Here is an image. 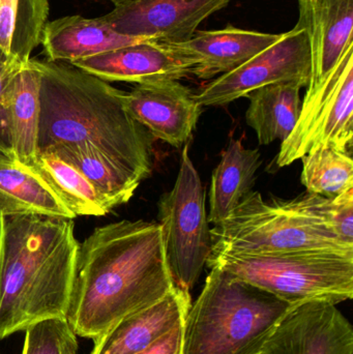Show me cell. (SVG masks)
I'll use <instances>...</instances> for the list:
<instances>
[{"label":"cell","instance_id":"cell-15","mask_svg":"<svg viewBox=\"0 0 353 354\" xmlns=\"http://www.w3.org/2000/svg\"><path fill=\"white\" fill-rule=\"evenodd\" d=\"M106 82L144 84L160 80H180L191 70L164 44L142 41L70 62Z\"/></svg>","mask_w":353,"mask_h":354},{"label":"cell","instance_id":"cell-7","mask_svg":"<svg viewBox=\"0 0 353 354\" xmlns=\"http://www.w3.org/2000/svg\"><path fill=\"white\" fill-rule=\"evenodd\" d=\"M160 226L170 274L178 288L191 292L213 250L205 189L184 145L171 191L159 202Z\"/></svg>","mask_w":353,"mask_h":354},{"label":"cell","instance_id":"cell-4","mask_svg":"<svg viewBox=\"0 0 353 354\" xmlns=\"http://www.w3.org/2000/svg\"><path fill=\"white\" fill-rule=\"evenodd\" d=\"M184 322L182 354H260L296 307L217 266Z\"/></svg>","mask_w":353,"mask_h":354},{"label":"cell","instance_id":"cell-18","mask_svg":"<svg viewBox=\"0 0 353 354\" xmlns=\"http://www.w3.org/2000/svg\"><path fill=\"white\" fill-rule=\"evenodd\" d=\"M0 216H39L66 220L77 218L37 172L2 153Z\"/></svg>","mask_w":353,"mask_h":354},{"label":"cell","instance_id":"cell-29","mask_svg":"<svg viewBox=\"0 0 353 354\" xmlns=\"http://www.w3.org/2000/svg\"><path fill=\"white\" fill-rule=\"evenodd\" d=\"M182 337H184V322L164 335L149 348L137 354H182Z\"/></svg>","mask_w":353,"mask_h":354},{"label":"cell","instance_id":"cell-28","mask_svg":"<svg viewBox=\"0 0 353 354\" xmlns=\"http://www.w3.org/2000/svg\"><path fill=\"white\" fill-rule=\"evenodd\" d=\"M331 227L341 241L353 245V189L332 199Z\"/></svg>","mask_w":353,"mask_h":354},{"label":"cell","instance_id":"cell-6","mask_svg":"<svg viewBox=\"0 0 353 354\" xmlns=\"http://www.w3.org/2000/svg\"><path fill=\"white\" fill-rule=\"evenodd\" d=\"M209 268L217 266L288 303L353 297V250H311L284 253L213 251Z\"/></svg>","mask_w":353,"mask_h":354},{"label":"cell","instance_id":"cell-25","mask_svg":"<svg viewBox=\"0 0 353 354\" xmlns=\"http://www.w3.org/2000/svg\"><path fill=\"white\" fill-rule=\"evenodd\" d=\"M300 160V181L308 193L334 199L353 189L352 151L323 145Z\"/></svg>","mask_w":353,"mask_h":354},{"label":"cell","instance_id":"cell-19","mask_svg":"<svg viewBox=\"0 0 353 354\" xmlns=\"http://www.w3.org/2000/svg\"><path fill=\"white\" fill-rule=\"evenodd\" d=\"M41 75L32 58L23 64L6 87V105L14 159L29 166L37 156Z\"/></svg>","mask_w":353,"mask_h":354},{"label":"cell","instance_id":"cell-23","mask_svg":"<svg viewBox=\"0 0 353 354\" xmlns=\"http://www.w3.org/2000/svg\"><path fill=\"white\" fill-rule=\"evenodd\" d=\"M29 167L49 185L75 216H101L111 212L90 181L56 156L37 153Z\"/></svg>","mask_w":353,"mask_h":354},{"label":"cell","instance_id":"cell-17","mask_svg":"<svg viewBox=\"0 0 353 354\" xmlns=\"http://www.w3.org/2000/svg\"><path fill=\"white\" fill-rule=\"evenodd\" d=\"M147 41L153 39L126 37L115 32L102 17L87 19L75 15L48 22L44 28L41 45H43L47 60L70 64Z\"/></svg>","mask_w":353,"mask_h":354},{"label":"cell","instance_id":"cell-5","mask_svg":"<svg viewBox=\"0 0 353 354\" xmlns=\"http://www.w3.org/2000/svg\"><path fill=\"white\" fill-rule=\"evenodd\" d=\"M332 199L300 194L265 201L249 192L236 209L211 229L213 251L284 253L311 250H353L332 230Z\"/></svg>","mask_w":353,"mask_h":354},{"label":"cell","instance_id":"cell-30","mask_svg":"<svg viewBox=\"0 0 353 354\" xmlns=\"http://www.w3.org/2000/svg\"><path fill=\"white\" fill-rule=\"evenodd\" d=\"M6 218L0 216V264H1L2 257H3L4 236H6Z\"/></svg>","mask_w":353,"mask_h":354},{"label":"cell","instance_id":"cell-24","mask_svg":"<svg viewBox=\"0 0 353 354\" xmlns=\"http://www.w3.org/2000/svg\"><path fill=\"white\" fill-rule=\"evenodd\" d=\"M51 153L86 177L111 210L130 201L140 185L136 177L93 149H59Z\"/></svg>","mask_w":353,"mask_h":354},{"label":"cell","instance_id":"cell-26","mask_svg":"<svg viewBox=\"0 0 353 354\" xmlns=\"http://www.w3.org/2000/svg\"><path fill=\"white\" fill-rule=\"evenodd\" d=\"M25 330L22 354H79L76 334L66 318H48Z\"/></svg>","mask_w":353,"mask_h":354},{"label":"cell","instance_id":"cell-1","mask_svg":"<svg viewBox=\"0 0 353 354\" xmlns=\"http://www.w3.org/2000/svg\"><path fill=\"white\" fill-rule=\"evenodd\" d=\"M174 288L159 223H111L80 245L66 320L76 336L95 340Z\"/></svg>","mask_w":353,"mask_h":354},{"label":"cell","instance_id":"cell-13","mask_svg":"<svg viewBox=\"0 0 353 354\" xmlns=\"http://www.w3.org/2000/svg\"><path fill=\"white\" fill-rule=\"evenodd\" d=\"M281 35L246 30L227 25L217 30H196L182 43H162L190 68L201 80L218 78L267 49Z\"/></svg>","mask_w":353,"mask_h":354},{"label":"cell","instance_id":"cell-20","mask_svg":"<svg viewBox=\"0 0 353 354\" xmlns=\"http://www.w3.org/2000/svg\"><path fill=\"white\" fill-rule=\"evenodd\" d=\"M261 164L258 149H246L242 139H230L211 176L209 224L217 225L225 220L252 191Z\"/></svg>","mask_w":353,"mask_h":354},{"label":"cell","instance_id":"cell-8","mask_svg":"<svg viewBox=\"0 0 353 354\" xmlns=\"http://www.w3.org/2000/svg\"><path fill=\"white\" fill-rule=\"evenodd\" d=\"M353 45L316 88L307 91L292 134L282 142L278 167L292 165L313 149L335 145L352 151Z\"/></svg>","mask_w":353,"mask_h":354},{"label":"cell","instance_id":"cell-3","mask_svg":"<svg viewBox=\"0 0 353 354\" xmlns=\"http://www.w3.org/2000/svg\"><path fill=\"white\" fill-rule=\"evenodd\" d=\"M80 243L73 220L6 218L0 264V341L48 318H66Z\"/></svg>","mask_w":353,"mask_h":354},{"label":"cell","instance_id":"cell-10","mask_svg":"<svg viewBox=\"0 0 353 354\" xmlns=\"http://www.w3.org/2000/svg\"><path fill=\"white\" fill-rule=\"evenodd\" d=\"M113 6L102 16L115 32L159 43H182L199 25L231 0H105Z\"/></svg>","mask_w":353,"mask_h":354},{"label":"cell","instance_id":"cell-16","mask_svg":"<svg viewBox=\"0 0 353 354\" xmlns=\"http://www.w3.org/2000/svg\"><path fill=\"white\" fill-rule=\"evenodd\" d=\"M190 306V293L175 287L157 303L126 316L95 339L90 354L141 353L182 324Z\"/></svg>","mask_w":353,"mask_h":354},{"label":"cell","instance_id":"cell-14","mask_svg":"<svg viewBox=\"0 0 353 354\" xmlns=\"http://www.w3.org/2000/svg\"><path fill=\"white\" fill-rule=\"evenodd\" d=\"M296 28L308 35L311 54L310 82L316 88L331 74L353 45V0H298Z\"/></svg>","mask_w":353,"mask_h":354},{"label":"cell","instance_id":"cell-11","mask_svg":"<svg viewBox=\"0 0 353 354\" xmlns=\"http://www.w3.org/2000/svg\"><path fill=\"white\" fill-rule=\"evenodd\" d=\"M260 354H353V328L335 304L306 301L282 320Z\"/></svg>","mask_w":353,"mask_h":354},{"label":"cell","instance_id":"cell-27","mask_svg":"<svg viewBox=\"0 0 353 354\" xmlns=\"http://www.w3.org/2000/svg\"><path fill=\"white\" fill-rule=\"evenodd\" d=\"M25 64L17 62L0 47V153L14 159L10 131H8V110L6 105V87L15 73Z\"/></svg>","mask_w":353,"mask_h":354},{"label":"cell","instance_id":"cell-9","mask_svg":"<svg viewBox=\"0 0 353 354\" xmlns=\"http://www.w3.org/2000/svg\"><path fill=\"white\" fill-rule=\"evenodd\" d=\"M310 76L308 35L304 29L294 27L236 70L213 79L194 97L202 107H220L273 83L298 82L307 87Z\"/></svg>","mask_w":353,"mask_h":354},{"label":"cell","instance_id":"cell-21","mask_svg":"<svg viewBox=\"0 0 353 354\" xmlns=\"http://www.w3.org/2000/svg\"><path fill=\"white\" fill-rule=\"evenodd\" d=\"M302 88L298 82L273 83L247 95L250 105L246 122L256 133L259 145L283 142L292 134L300 116Z\"/></svg>","mask_w":353,"mask_h":354},{"label":"cell","instance_id":"cell-12","mask_svg":"<svg viewBox=\"0 0 353 354\" xmlns=\"http://www.w3.org/2000/svg\"><path fill=\"white\" fill-rule=\"evenodd\" d=\"M124 103L133 118L153 138L180 147L192 136L202 106L180 80H160L138 84L124 93Z\"/></svg>","mask_w":353,"mask_h":354},{"label":"cell","instance_id":"cell-2","mask_svg":"<svg viewBox=\"0 0 353 354\" xmlns=\"http://www.w3.org/2000/svg\"><path fill=\"white\" fill-rule=\"evenodd\" d=\"M41 75L37 153L93 149L142 181L153 137L131 116L124 91L68 62L33 59Z\"/></svg>","mask_w":353,"mask_h":354},{"label":"cell","instance_id":"cell-22","mask_svg":"<svg viewBox=\"0 0 353 354\" xmlns=\"http://www.w3.org/2000/svg\"><path fill=\"white\" fill-rule=\"evenodd\" d=\"M49 0H0V47L26 64L41 45L49 16Z\"/></svg>","mask_w":353,"mask_h":354}]
</instances>
